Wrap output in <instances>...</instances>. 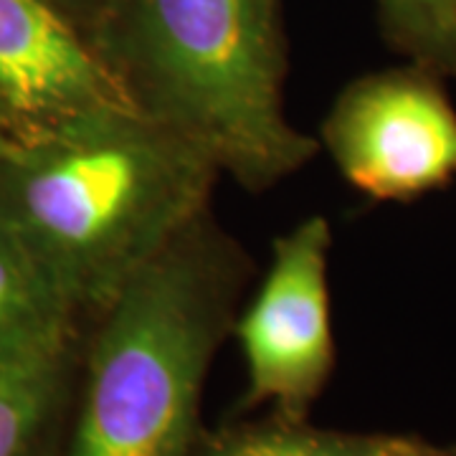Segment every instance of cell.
<instances>
[{
    "label": "cell",
    "mask_w": 456,
    "mask_h": 456,
    "mask_svg": "<svg viewBox=\"0 0 456 456\" xmlns=\"http://www.w3.org/2000/svg\"><path fill=\"white\" fill-rule=\"evenodd\" d=\"M368 456H452L439 449H431L421 441L401 439V436H373Z\"/></svg>",
    "instance_id": "cell-11"
},
{
    "label": "cell",
    "mask_w": 456,
    "mask_h": 456,
    "mask_svg": "<svg viewBox=\"0 0 456 456\" xmlns=\"http://www.w3.org/2000/svg\"><path fill=\"white\" fill-rule=\"evenodd\" d=\"M236 281V254L203 213L117 292L69 456H188Z\"/></svg>",
    "instance_id": "cell-3"
},
{
    "label": "cell",
    "mask_w": 456,
    "mask_h": 456,
    "mask_svg": "<svg viewBox=\"0 0 456 456\" xmlns=\"http://www.w3.org/2000/svg\"><path fill=\"white\" fill-rule=\"evenodd\" d=\"M330 248L325 216H310L279 236L266 277L236 327L248 398L269 401L289 419L320 395L335 362Z\"/></svg>",
    "instance_id": "cell-5"
},
{
    "label": "cell",
    "mask_w": 456,
    "mask_h": 456,
    "mask_svg": "<svg viewBox=\"0 0 456 456\" xmlns=\"http://www.w3.org/2000/svg\"><path fill=\"white\" fill-rule=\"evenodd\" d=\"M11 147H13V145H11V140H8V137L3 134V130H0V163H3L5 158H8Z\"/></svg>",
    "instance_id": "cell-12"
},
{
    "label": "cell",
    "mask_w": 456,
    "mask_h": 456,
    "mask_svg": "<svg viewBox=\"0 0 456 456\" xmlns=\"http://www.w3.org/2000/svg\"><path fill=\"white\" fill-rule=\"evenodd\" d=\"M383 31L413 64L456 77V0H378Z\"/></svg>",
    "instance_id": "cell-9"
},
{
    "label": "cell",
    "mask_w": 456,
    "mask_h": 456,
    "mask_svg": "<svg viewBox=\"0 0 456 456\" xmlns=\"http://www.w3.org/2000/svg\"><path fill=\"white\" fill-rule=\"evenodd\" d=\"M373 436H342L297 426H272L233 434L208 456H368Z\"/></svg>",
    "instance_id": "cell-10"
},
{
    "label": "cell",
    "mask_w": 456,
    "mask_h": 456,
    "mask_svg": "<svg viewBox=\"0 0 456 456\" xmlns=\"http://www.w3.org/2000/svg\"><path fill=\"white\" fill-rule=\"evenodd\" d=\"M69 305L16 231L0 221V345L64 325Z\"/></svg>",
    "instance_id": "cell-8"
},
{
    "label": "cell",
    "mask_w": 456,
    "mask_h": 456,
    "mask_svg": "<svg viewBox=\"0 0 456 456\" xmlns=\"http://www.w3.org/2000/svg\"><path fill=\"white\" fill-rule=\"evenodd\" d=\"M0 221L16 231L69 305L107 307L206 213L218 167L134 104L36 132L0 163Z\"/></svg>",
    "instance_id": "cell-1"
},
{
    "label": "cell",
    "mask_w": 456,
    "mask_h": 456,
    "mask_svg": "<svg viewBox=\"0 0 456 456\" xmlns=\"http://www.w3.org/2000/svg\"><path fill=\"white\" fill-rule=\"evenodd\" d=\"M102 61L132 104L228 173L266 191L317 152L284 112L272 0H119Z\"/></svg>",
    "instance_id": "cell-2"
},
{
    "label": "cell",
    "mask_w": 456,
    "mask_h": 456,
    "mask_svg": "<svg viewBox=\"0 0 456 456\" xmlns=\"http://www.w3.org/2000/svg\"><path fill=\"white\" fill-rule=\"evenodd\" d=\"M66 322L0 345V456H28L59 391Z\"/></svg>",
    "instance_id": "cell-7"
},
{
    "label": "cell",
    "mask_w": 456,
    "mask_h": 456,
    "mask_svg": "<svg viewBox=\"0 0 456 456\" xmlns=\"http://www.w3.org/2000/svg\"><path fill=\"white\" fill-rule=\"evenodd\" d=\"M439 79L411 61L365 74L338 94L322 145L355 191L403 203L456 178V110Z\"/></svg>",
    "instance_id": "cell-4"
},
{
    "label": "cell",
    "mask_w": 456,
    "mask_h": 456,
    "mask_svg": "<svg viewBox=\"0 0 456 456\" xmlns=\"http://www.w3.org/2000/svg\"><path fill=\"white\" fill-rule=\"evenodd\" d=\"M0 104L44 132L132 102L49 0H0Z\"/></svg>",
    "instance_id": "cell-6"
}]
</instances>
